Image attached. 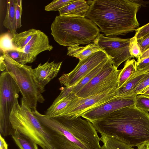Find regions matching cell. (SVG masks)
Returning a JSON list of instances; mask_svg holds the SVG:
<instances>
[{
  "label": "cell",
  "instance_id": "ac0fdd59",
  "mask_svg": "<svg viewBox=\"0 0 149 149\" xmlns=\"http://www.w3.org/2000/svg\"><path fill=\"white\" fill-rule=\"evenodd\" d=\"M147 72L137 71L117 90V97L128 96L143 79Z\"/></svg>",
  "mask_w": 149,
  "mask_h": 149
},
{
  "label": "cell",
  "instance_id": "4316f807",
  "mask_svg": "<svg viewBox=\"0 0 149 149\" xmlns=\"http://www.w3.org/2000/svg\"><path fill=\"white\" fill-rule=\"evenodd\" d=\"M6 52L12 59L19 63L25 65L29 63L27 55L22 52L13 49L8 51Z\"/></svg>",
  "mask_w": 149,
  "mask_h": 149
},
{
  "label": "cell",
  "instance_id": "74e56055",
  "mask_svg": "<svg viewBox=\"0 0 149 149\" xmlns=\"http://www.w3.org/2000/svg\"><path fill=\"white\" fill-rule=\"evenodd\" d=\"M139 94H145L149 95V86L142 91Z\"/></svg>",
  "mask_w": 149,
  "mask_h": 149
},
{
  "label": "cell",
  "instance_id": "d6986e66",
  "mask_svg": "<svg viewBox=\"0 0 149 149\" xmlns=\"http://www.w3.org/2000/svg\"><path fill=\"white\" fill-rule=\"evenodd\" d=\"M38 30L31 29L19 33L12 34V41L14 47L17 50L22 52L25 46L37 32Z\"/></svg>",
  "mask_w": 149,
  "mask_h": 149
},
{
  "label": "cell",
  "instance_id": "7c38bea8",
  "mask_svg": "<svg viewBox=\"0 0 149 149\" xmlns=\"http://www.w3.org/2000/svg\"><path fill=\"white\" fill-rule=\"evenodd\" d=\"M136 95L117 97L100 106L91 109L81 117L91 123L99 120L120 109L134 105Z\"/></svg>",
  "mask_w": 149,
  "mask_h": 149
},
{
  "label": "cell",
  "instance_id": "d6a6232c",
  "mask_svg": "<svg viewBox=\"0 0 149 149\" xmlns=\"http://www.w3.org/2000/svg\"><path fill=\"white\" fill-rule=\"evenodd\" d=\"M149 33V23L138 29L135 31V36L137 40L142 38Z\"/></svg>",
  "mask_w": 149,
  "mask_h": 149
},
{
  "label": "cell",
  "instance_id": "4fadbf2b",
  "mask_svg": "<svg viewBox=\"0 0 149 149\" xmlns=\"http://www.w3.org/2000/svg\"><path fill=\"white\" fill-rule=\"evenodd\" d=\"M62 62L55 63L48 61L32 68L31 73L35 82L40 92L45 91V86L58 74L60 69Z\"/></svg>",
  "mask_w": 149,
  "mask_h": 149
},
{
  "label": "cell",
  "instance_id": "277c9868",
  "mask_svg": "<svg viewBox=\"0 0 149 149\" xmlns=\"http://www.w3.org/2000/svg\"><path fill=\"white\" fill-rule=\"evenodd\" d=\"M51 34L59 45L70 47L88 44L100 34L97 26L86 17L57 16L51 26Z\"/></svg>",
  "mask_w": 149,
  "mask_h": 149
},
{
  "label": "cell",
  "instance_id": "cb8c5ba5",
  "mask_svg": "<svg viewBox=\"0 0 149 149\" xmlns=\"http://www.w3.org/2000/svg\"><path fill=\"white\" fill-rule=\"evenodd\" d=\"M109 58L104 61L85 76L78 84L74 86L72 92L76 94L88 84L102 70Z\"/></svg>",
  "mask_w": 149,
  "mask_h": 149
},
{
  "label": "cell",
  "instance_id": "484cf974",
  "mask_svg": "<svg viewBox=\"0 0 149 149\" xmlns=\"http://www.w3.org/2000/svg\"><path fill=\"white\" fill-rule=\"evenodd\" d=\"M12 35L8 33L1 35L0 47L2 53L13 49H17L13 46L12 41Z\"/></svg>",
  "mask_w": 149,
  "mask_h": 149
},
{
  "label": "cell",
  "instance_id": "9a60e30c",
  "mask_svg": "<svg viewBox=\"0 0 149 149\" xmlns=\"http://www.w3.org/2000/svg\"><path fill=\"white\" fill-rule=\"evenodd\" d=\"M73 88L65 86L61 88L60 94L47 110L45 115L50 118H59L71 103L77 97L72 92Z\"/></svg>",
  "mask_w": 149,
  "mask_h": 149
},
{
  "label": "cell",
  "instance_id": "9c48e42d",
  "mask_svg": "<svg viewBox=\"0 0 149 149\" xmlns=\"http://www.w3.org/2000/svg\"><path fill=\"white\" fill-rule=\"evenodd\" d=\"M130 39L106 37L100 34L93 42L107 55L112 65L118 68L123 62L133 58L129 52Z\"/></svg>",
  "mask_w": 149,
  "mask_h": 149
},
{
  "label": "cell",
  "instance_id": "836d02e7",
  "mask_svg": "<svg viewBox=\"0 0 149 149\" xmlns=\"http://www.w3.org/2000/svg\"><path fill=\"white\" fill-rule=\"evenodd\" d=\"M137 41L142 54L149 48V33Z\"/></svg>",
  "mask_w": 149,
  "mask_h": 149
},
{
  "label": "cell",
  "instance_id": "2e32d148",
  "mask_svg": "<svg viewBox=\"0 0 149 149\" xmlns=\"http://www.w3.org/2000/svg\"><path fill=\"white\" fill-rule=\"evenodd\" d=\"M89 8L87 1L74 0L58 11L59 15L85 17Z\"/></svg>",
  "mask_w": 149,
  "mask_h": 149
},
{
  "label": "cell",
  "instance_id": "f546056e",
  "mask_svg": "<svg viewBox=\"0 0 149 149\" xmlns=\"http://www.w3.org/2000/svg\"><path fill=\"white\" fill-rule=\"evenodd\" d=\"M149 86V72H147L143 79L136 88L130 93L128 96L137 95Z\"/></svg>",
  "mask_w": 149,
  "mask_h": 149
},
{
  "label": "cell",
  "instance_id": "ffe728a7",
  "mask_svg": "<svg viewBox=\"0 0 149 149\" xmlns=\"http://www.w3.org/2000/svg\"><path fill=\"white\" fill-rule=\"evenodd\" d=\"M6 14L3 22L4 26L12 34L17 33L15 16V0H8L7 2Z\"/></svg>",
  "mask_w": 149,
  "mask_h": 149
},
{
  "label": "cell",
  "instance_id": "8fae6325",
  "mask_svg": "<svg viewBox=\"0 0 149 149\" xmlns=\"http://www.w3.org/2000/svg\"><path fill=\"white\" fill-rule=\"evenodd\" d=\"M109 58L102 51L95 52L79 63L71 71L63 74L59 78L61 84L70 88L78 84L85 76Z\"/></svg>",
  "mask_w": 149,
  "mask_h": 149
},
{
  "label": "cell",
  "instance_id": "8d00e7d4",
  "mask_svg": "<svg viewBox=\"0 0 149 149\" xmlns=\"http://www.w3.org/2000/svg\"><path fill=\"white\" fill-rule=\"evenodd\" d=\"M136 149H149V142H146L139 146Z\"/></svg>",
  "mask_w": 149,
  "mask_h": 149
},
{
  "label": "cell",
  "instance_id": "83f0119b",
  "mask_svg": "<svg viewBox=\"0 0 149 149\" xmlns=\"http://www.w3.org/2000/svg\"><path fill=\"white\" fill-rule=\"evenodd\" d=\"M73 0H54L45 7L46 11H58L73 1Z\"/></svg>",
  "mask_w": 149,
  "mask_h": 149
},
{
  "label": "cell",
  "instance_id": "e575fe53",
  "mask_svg": "<svg viewBox=\"0 0 149 149\" xmlns=\"http://www.w3.org/2000/svg\"><path fill=\"white\" fill-rule=\"evenodd\" d=\"M0 149H8V145L2 136L0 134Z\"/></svg>",
  "mask_w": 149,
  "mask_h": 149
},
{
  "label": "cell",
  "instance_id": "52a82bcc",
  "mask_svg": "<svg viewBox=\"0 0 149 149\" xmlns=\"http://www.w3.org/2000/svg\"><path fill=\"white\" fill-rule=\"evenodd\" d=\"M19 89L6 71L0 76V133L3 136L11 135L14 129L10 117L15 104L18 102Z\"/></svg>",
  "mask_w": 149,
  "mask_h": 149
},
{
  "label": "cell",
  "instance_id": "d4e9b609",
  "mask_svg": "<svg viewBox=\"0 0 149 149\" xmlns=\"http://www.w3.org/2000/svg\"><path fill=\"white\" fill-rule=\"evenodd\" d=\"M135 106L143 111L149 112V95L139 94L135 97Z\"/></svg>",
  "mask_w": 149,
  "mask_h": 149
},
{
  "label": "cell",
  "instance_id": "ba28073f",
  "mask_svg": "<svg viewBox=\"0 0 149 149\" xmlns=\"http://www.w3.org/2000/svg\"><path fill=\"white\" fill-rule=\"evenodd\" d=\"M109 59L101 71L76 94L84 98L114 89H118L119 77L122 69L118 70Z\"/></svg>",
  "mask_w": 149,
  "mask_h": 149
},
{
  "label": "cell",
  "instance_id": "5bb4252c",
  "mask_svg": "<svg viewBox=\"0 0 149 149\" xmlns=\"http://www.w3.org/2000/svg\"><path fill=\"white\" fill-rule=\"evenodd\" d=\"M53 48V46L49 44L48 36L38 30L37 32L25 46L22 52L27 55L29 63H32L40 53L47 50L50 51Z\"/></svg>",
  "mask_w": 149,
  "mask_h": 149
},
{
  "label": "cell",
  "instance_id": "4dcf8cb0",
  "mask_svg": "<svg viewBox=\"0 0 149 149\" xmlns=\"http://www.w3.org/2000/svg\"><path fill=\"white\" fill-rule=\"evenodd\" d=\"M15 16L17 29L21 27V18L22 12V1L15 0Z\"/></svg>",
  "mask_w": 149,
  "mask_h": 149
},
{
  "label": "cell",
  "instance_id": "8992f818",
  "mask_svg": "<svg viewBox=\"0 0 149 149\" xmlns=\"http://www.w3.org/2000/svg\"><path fill=\"white\" fill-rule=\"evenodd\" d=\"M2 54L0 58L1 70H5L12 77L22 98L30 108L37 109L38 103H43L45 99L33 79L31 66L19 63L6 52Z\"/></svg>",
  "mask_w": 149,
  "mask_h": 149
},
{
  "label": "cell",
  "instance_id": "7402d4cb",
  "mask_svg": "<svg viewBox=\"0 0 149 149\" xmlns=\"http://www.w3.org/2000/svg\"><path fill=\"white\" fill-rule=\"evenodd\" d=\"M136 62L134 58L129 59L126 61L119 75L118 88L136 72Z\"/></svg>",
  "mask_w": 149,
  "mask_h": 149
},
{
  "label": "cell",
  "instance_id": "f1b7e54d",
  "mask_svg": "<svg viewBox=\"0 0 149 149\" xmlns=\"http://www.w3.org/2000/svg\"><path fill=\"white\" fill-rule=\"evenodd\" d=\"M129 52L133 58L135 57L137 59L139 58L142 54L137 39L135 36L130 38L129 45Z\"/></svg>",
  "mask_w": 149,
  "mask_h": 149
},
{
  "label": "cell",
  "instance_id": "7a4b0ae2",
  "mask_svg": "<svg viewBox=\"0 0 149 149\" xmlns=\"http://www.w3.org/2000/svg\"><path fill=\"white\" fill-rule=\"evenodd\" d=\"M33 114L51 135L56 149H100V138L93 124L81 117L50 118L37 109Z\"/></svg>",
  "mask_w": 149,
  "mask_h": 149
},
{
  "label": "cell",
  "instance_id": "d590c367",
  "mask_svg": "<svg viewBox=\"0 0 149 149\" xmlns=\"http://www.w3.org/2000/svg\"><path fill=\"white\" fill-rule=\"evenodd\" d=\"M149 57V48L142 53L137 61H139Z\"/></svg>",
  "mask_w": 149,
  "mask_h": 149
},
{
  "label": "cell",
  "instance_id": "3957f363",
  "mask_svg": "<svg viewBox=\"0 0 149 149\" xmlns=\"http://www.w3.org/2000/svg\"><path fill=\"white\" fill-rule=\"evenodd\" d=\"M92 123L97 133L132 147L149 142V113L135 105L117 110Z\"/></svg>",
  "mask_w": 149,
  "mask_h": 149
},
{
  "label": "cell",
  "instance_id": "1f68e13d",
  "mask_svg": "<svg viewBox=\"0 0 149 149\" xmlns=\"http://www.w3.org/2000/svg\"><path fill=\"white\" fill-rule=\"evenodd\" d=\"M137 71L149 72V57L136 61Z\"/></svg>",
  "mask_w": 149,
  "mask_h": 149
},
{
  "label": "cell",
  "instance_id": "30bf717a",
  "mask_svg": "<svg viewBox=\"0 0 149 149\" xmlns=\"http://www.w3.org/2000/svg\"><path fill=\"white\" fill-rule=\"evenodd\" d=\"M117 89H113L84 98L77 97L58 118L72 119L81 117L87 111L116 97Z\"/></svg>",
  "mask_w": 149,
  "mask_h": 149
},
{
  "label": "cell",
  "instance_id": "5b68a950",
  "mask_svg": "<svg viewBox=\"0 0 149 149\" xmlns=\"http://www.w3.org/2000/svg\"><path fill=\"white\" fill-rule=\"evenodd\" d=\"M13 128L28 137L43 149H56L50 134L22 98L13 108L10 117Z\"/></svg>",
  "mask_w": 149,
  "mask_h": 149
},
{
  "label": "cell",
  "instance_id": "6da1fadb",
  "mask_svg": "<svg viewBox=\"0 0 149 149\" xmlns=\"http://www.w3.org/2000/svg\"><path fill=\"white\" fill-rule=\"evenodd\" d=\"M86 17L106 36L114 37L135 31L139 28L137 14L141 6L133 0L87 1Z\"/></svg>",
  "mask_w": 149,
  "mask_h": 149
},
{
  "label": "cell",
  "instance_id": "603a6c76",
  "mask_svg": "<svg viewBox=\"0 0 149 149\" xmlns=\"http://www.w3.org/2000/svg\"><path fill=\"white\" fill-rule=\"evenodd\" d=\"M103 145L100 149H134L126 144L114 138L101 134Z\"/></svg>",
  "mask_w": 149,
  "mask_h": 149
},
{
  "label": "cell",
  "instance_id": "44dd1931",
  "mask_svg": "<svg viewBox=\"0 0 149 149\" xmlns=\"http://www.w3.org/2000/svg\"><path fill=\"white\" fill-rule=\"evenodd\" d=\"M11 135L19 149H39L36 142L17 130H14Z\"/></svg>",
  "mask_w": 149,
  "mask_h": 149
},
{
  "label": "cell",
  "instance_id": "e0dca14e",
  "mask_svg": "<svg viewBox=\"0 0 149 149\" xmlns=\"http://www.w3.org/2000/svg\"><path fill=\"white\" fill-rule=\"evenodd\" d=\"M100 50L93 42L85 46L75 45L67 47V55L74 57L81 61Z\"/></svg>",
  "mask_w": 149,
  "mask_h": 149
}]
</instances>
